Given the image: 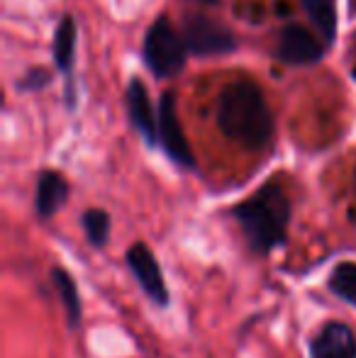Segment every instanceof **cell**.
Segmentation results:
<instances>
[{
  "mask_svg": "<svg viewBox=\"0 0 356 358\" xmlns=\"http://www.w3.org/2000/svg\"><path fill=\"white\" fill-rule=\"evenodd\" d=\"M218 129L249 151L269 149L276 134V120L262 85L252 78L229 80L215 100Z\"/></svg>",
  "mask_w": 356,
  "mask_h": 358,
  "instance_id": "1",
  "label": "cell"
},
{
  "mask_svg": "<svg viewBox=\"0 0 356 358\" xmlns=\"http://www.w3.org/2000/svg\"><path fill=\"white\" fill-rule=\"evenodd\" d=\"M229 215L239 224L254 256H269L288 241V227L293 220V203L278 178H269L249 198L237 203Z\"/></svg>",
  "mask_w": 356,
  "mask_h": 358,
  "instance_id": "2",
  "label": "cell"
},
{
  "mask_svg": "<svg viewBox=\"0 0 356 358\" xmlns=\"http://www.w3.org/2000/svg\"><path fill=\"white\" fill-rule=\"evenodd\" d=\"M142 57L147 69L157 78H176L185 66V57H188V47H185L183 34H178L171 27L166 15L157 17L149 27L147 37H144Z\"/></svg>",
  "mask_w": 356,
  "mask_h": 358,
  "instance_id": "3",
  "label": "cell"
},
{
  "mask_svg": "<svg viewBox=\"0 0 356 358\" xmlns=\"http://www.w3.org/2000/svg\"><path fill=\"white\" fill-rule=\"evenodd\" d=\"M124 264L152 305H157L159 310H166L171 305V290L164 278L162 264H159L157 254L149 249L147 241H134L124 254Z\"/></svg>",
  "mask_w": 356,
  "mask_h": 358,
  "instance_id": "4",
  "label": "cell"
},
{
  "mask_svg": "<svg viewBox=\"0 0 356 358\" xmlns=\"http://www.w3.org/2000/svg\"><path fill=\"white\" fill-rule=\"evenodd\" d=\"M157 139L159 146L164 149V154L183 171H193L198 166L190 149L188 139H185L183 124L178 120V110H176V95L171 90L162 95L159 100V110H157Z\"/></svg>",
  "mask_w": 356,
  "mask_h": 358,
  "instance_id": "5",
  "label": "cell"
},
{
  "mask_svg": "<svg viewBox=\"0 0 356 358\" xmlns=\"http://www.w3.org/2000/svg\"><path fill=\"white\" fill-rule=\"evenodd\" d=\"M185 47L195 57H222L237 49L234 34L222 22L208 17V15H188L183 24Z\"/></svg>",
  "mask_w": 356,
  "mask_h": 358,
  "instance_id": "6",
  "label": "cell"
},
{
  "mask_svg": "<svg viewBox=\"0 0 356 358\" xmlns=\"http://www.w3.org/2000/svg\"><path fill=\"white\" fill-rule=\"evenodd\" d=\"M327 44L322 37H315L308 27L298 22H288L278 34L276 42V59L288 66H308V64L322 62Z\"/></svg>",
  "mask_w": 356,
  "mask_h": 358,
  "instance_id": "7",
  "label": "cell"
},
{
  "mask_svg": "<svg viewBox=\"0 0 356 358\" xmlns=\"http://www.w3.org/2000/svg\"><path fill=\"white\" fill-rule=\"evenodd\" d=\"M310 358H356V331L342 320L322 322L308 344Z\"/></svg>",
  "mask_w": 356,
  "mask_h": 358,
  "instance_id": "8",
  "label": "cell"
},
{
  "mask_svg": "<svg viewBox=\"0 0 356 358\" xmlns=\"http://www.w3.org/2000/svg\"><path fill=\"white\" fill-rule=\"evenodd\" d=\"M69 195H71V185H69L66 176L44 169L37 176V185H34V215L39 220H52L69 203Z\"/></svg>",
  "mask_w": 356,
  "mask_h": 358,
  "instance_id": "9",
  "label": "cell"
},
{
  "mask_svg": "<svg viewBox=\"0 0 356 358\" xmlns=\"http://www.w3.org/2000/svg\"><path fill=\"white\" fill-rule=\"evenodd\" d=\"M127 113L134 132L144 139V144L157 146V113H154L152 100H149L147 85L139 78H132L127 85Z\"/></svg>",
  "mask_w": 356,
  "mask_h": 358,
  "instance_id": "10",
  "label": "cell"
},
{
  "mask_svg": "<svg viewBox=\"0 0 356 358\" xmlns=\"http://www.w3.org/2000/svg\"><path fill=\"white\" fill-rule=\"evenodd\" d=\"M73 54H76V22H73L71 15H64L62 22L57 24V32H54V44H52V57L57 69L66 76V95L69 105L73 100L71 90V69H73Z\"/></svg>",
  "mask_w": 356,
  "mask_h": 358,
  "instance_id": "11",
  "label": "cell"
},
{
  "mask_svg": "<svg viewBox=\"0 0 356 358\" xmlns=\"http://www.w3.org/2000/svg\"><path fill=\"white\" fill-rule=\"evenodd\" d=\"M49 278H52V285L59 295V302L64 307V317H66V327L69 329H78L83 322V302H81V292H78V285L73 280V275L69 273L64 266H54L49 271Z\"/></svg>",
  "mask_w": 356,
  "mask_h": 358,
  "instance_id": "12",
  "label": "cell"
},
{
  "mask_svg": "<svg viewBox=\"0 0 356 358\" xmlns=\"http://www.w3.org/2000/svg\"><path fill=\"white\" fill-rule=\"evenodd\" d=\"M305 15L325 39V44H334L337 39V0H300Z\"/></svg>",
  "mask_w": 356,
  "mask_h": 358,
  "instance_id": "13",
  "label": "cell"
},
{
  "mask_svg": "<svg viewBox=\"0 0 356 358\" xmlns=\"http://www.w3.org/2000/svg\"><path fill=\"white\" fill-rule=\"evenodd\" d=\"M327 290L342 302L356 307V261H339L327 278Z\"/></svg>",
  "mask_w": 356,
  "mask_h": 358,
  "instance_id": "14",
  "label": "cell"
},
{
  "mask_svg": "<svg viewBox=\"0 0 356 358\" xmlns=\"http://www.w3.org/2000/svg\"><path fill=\"white\" fill-rule=\"evenodd\" d=\"M81 227L93 249H105V244L110 241V231H113V217L103 208H88L81 215Z\"/></svg>",
  "mask_w": 356,
  "mask_h": 358,
  "instance_id": "15",
  "label": "cell"
},
{
  "mask_svg": "<svg viewBox=\"0 0 356 358\" xmlns=\"http://www.w3.org/2000/svg\"><path fill=\"white\" fill-rule=\"evenodd\" d=\"M49 73L44 69H29L22 78L17 80V90H39L44 85H49Z\"/></svg>",
  "mask_w": 356,
  "mask_h": 358,
  "instance_id": "16",
  "label": "cell"
},
{
  "mask_svg": "<svg viewBox=\"0 0 356 358\" xmlns=\"http://www.w3.org/2000/svg\"><path fill=\"white\" fill-rule=\"evenodd\" d=\"M195 3H203V5H215L218 0H195Z\"/></svg>",
  "mask_w": 356,
  "mask_h": 358,
  "instance_id": "17",
  "label": "cell"
},
{
  "mask_svg": "<svg viewBox=\"0 0 356 358\" xmlns=\"http://www.w3.org/2000/svg\"><path fill=\"white\" fill-rule=\"evenodd\" d=\"M349 10H352V13L356 15V0H349Z\"/></svg>",
  "mask_w": 356,
  "mask_h": 358,
  "instance_id": "18",
  "label": "cell"
},
{
  "mask_svg": "<svg viewBox=\"0 0 356 358\" xmlns=\"http://www.w3.org/2000/svg\"><path fill=\"white\" fill-rule=\"evenodd\" d=\"M354 190H356V164H354Z\"/></svg>",
  "mask_w": 356,
  "mask_h": 358,
  "instance_id": "19",
  "label": "cell"
}]
</instances>
